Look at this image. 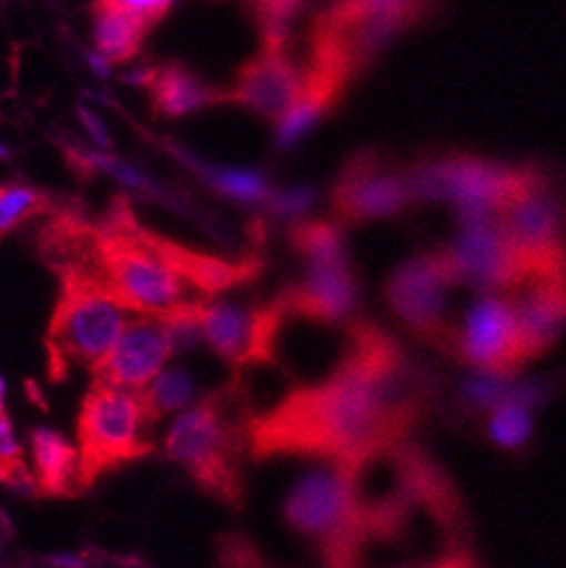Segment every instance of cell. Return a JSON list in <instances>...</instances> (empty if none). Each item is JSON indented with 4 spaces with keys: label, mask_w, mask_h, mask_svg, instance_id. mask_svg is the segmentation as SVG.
Here are the masks:
<instances>
[{
    "label": "cell",
    "mask_w": 566,
    "mask_h": 568,
    "mask_svg": "<svg viewBox=\"0 0 566 568\" xmlns=\"http://www.w3.org/2000/svg\"><path fill=\"white\" fill-rule=\"evenodd\" d=\"M426 394L424 378L394 339L372 324H352L335 367L250 417L243 439L254 458L302 456L352 467L406 442Z\"/></svg>",
    "instance_id": "obj_1"
},
{
    "label": "cell",
    "mask_w": 566,
    "mask_h": 568,
    "mask_svg": "<svg viewBox=\"0 0 566 568\" xmlns=\"http://www.w3.org/2000/svg\"><path fill=\"white\" fill-rule=\"evenodd\" d=\"M37 243L57 276L89 278L130 311L148 315L211 300L261 272L256 258L226 261L148 230L123 195L98 220L75 206L52 209Z\"/></svg>",
    "instance_id": "obj_2"
},
{
    "label": "cell",
    "mask_w": 566,
    "mask_h": 568,
    "mask_svg": "<svg viewBox=\"0 0 566 568\" xmlns=\"http://www.w3.org/2000/svg\"><path fill=\"white\" fill-rule=\"evenodd\" d=\"M283 519L331 566L358 564L370 539L347 465L324 463L304 474L283 500Z\"/></svg>",
    "instance_id": "obj_3"
},
{
    "label": "cell",
    "mask_w": 566,
    "mask_h": 568,
    "mask_svg": "<svg viewBox=\"0 0 566 568\" xmlns=\"http://www.w3.org/2000/svg\"><path fill=\"white\" fill-rule=\"evenodd\" d=\"M428 10L431 0H333L315 21L311 64L352 80Z\"/></svg>",
    "instance_id": "obj_4"
},
{
    "label": "cell",
    "mask_w": 566,
    "mask_h": 568,
    "mask_svg": "<svg viewBox=\"0 0 566 568\" xmlns=\"http://www.w3.org/2000/svg\"><path fill=\"white\" fill-rule=\"evenodd\" d=\"M406 178L411 202H446L461 226L494 222L498 213L542 184L530 168L505 165L481 156H444L415 165Z\"/></svg>",
    "instance_id": "obj_5"
},
{
    "label": "cell",
    "mask_w": 566,
    "mask_h": 568,
    "mask_svg": "<svg viewBox=\"0 0 566 568\" xmlns=\"http://www.w3.org/2000/svg\"><path fill=\"white\" fill-rule=\"evenodd\" d=\"M137 313L78 274H60V293L46 333L50 381H64L73 367H93L117 345Z\"/></svg>",
    "instance_id": "obj_6"
},
{
    "label": "cell",
    "mask_w": 566,
    "mask_h": 568,
    "mask_svg": "<svg viewBox=\"0 0 566 568\" xmlns=\"http://www.w3.org/2000/svg\"><path fill=\"white\" fill-rule=\"evenodd\" d=\"M154 426L139 389L93 381L78 415L80 487H93L104 474L152 453Z\"/></svg>",
    "instance_id": "obj_7"
},
{
    "label": "cell",
    "mask_w": 566,
    "mask_h": 568,
    "mask_svg": "<svg viewBox=\"0 0 566 568\" xmlns=\"http://www.w3.org/2000/svg\"><path fill=\"white\" fill-rule=\"evenodd\" d=\"M165 456L218 500L241 507L243 476L239 467V433L226 419L218 394L182 413L165 435Z\"/></svg>",
    "instance_id": "obj_8"
},
{
    "label": "cell",
    "mask_w": 566,
    "mask_h": 568,
    "mask_svg": "<svg viewBox=\"0 0 566 568\" xmlns=\"http://www.w3.org/2000/svg\"><path fill=\"white\" fill-rule=\"evenodd\" d=\"M202 339L230 365L245 367L274 361L279 333L289 311L279 297L261 306L204 300L198 306Z\"/></svg>",
    "instance_id": "obj_9"
},
{
    "label": "cell",
    "mask_w": 566,
    "mask_h": 568,
    "mask_svg": "<svg viewBox=\"0 0 566 568\" xmlns=\"http://www.w3.org/2000/svg\"><path fill=\"white\" fill-rule=\"evenodd\" d=\"M442 252L458 286H467L478 295L515 293L533 278L496 220L461 226L456 239Z\"/></svg>",
    "instance_id": "obj_10"
},
{
    "label": "cell",
    "mask_w": 566,
    "mask_h": 568,
    "mask_svg": "<svg viewBox=\"0 0 566 568\" xmlns=\"http://www.w3.org/2000/svg\"><path fill=\"white\" fill-rule=\"evenodd\" d=\"M458 283L444 252H426L404 261L385 283V302L413 333L439 337L448 297Z\"/></svg>",
    "instance_id": "obj_11"
},
{
    "label": "cell",
    "mask_w": 566,
    "mask_h": 568,
    "mask_svg": "<svg viewBox=\"0 0 566 568\" xmlns=\"http://www.w3.org/2000/svg\"><path fill=\"white\" fill-rule=\"evenodd\" d=\"M496 222L533 276L566 274L562 209L542 184L509 202Z\"/></svg>",
    "instance_id": "obj_12"
},
{
    "label": "cell",
    "mask_w": 566,
    "mask_h": 568,
    "mask_svg": "<svg viewBox=\"0 0 566 568\" xmlns=\"http://www.w3.org/2000/svg\"><path fill=\"white\" fill-rule=\"evenodd\" d=\"M456 352L478 372L515 374L524 367L513 302L505 295H478L456 331Z\"/></svg>",
    "instance_id": "obj_13"
},
{
    "label": "cell",
    "mask_w": 566,
    "mask_h": 568,
    "mask_svg": "<svg viewBox=\"0 0 566 568\" xmlns=\"http://www.w3.org/2000/svg\"><path fill=\"white\" fill-rule=\"evenodd\" d=\"M173 337L161 315L137 313L123 328L117 345L93 367V381L128 389L145 387L175 354Z\"/></svg>",
    "instance_id": "obj_14"
},
{
    "label": "cell",
    "mask_w": 566,
    "mask_h": 568,
    "mask_svg": "<svg viewBox=\"0 0 566 568\" xmlns=\"http://www.w3.org/2000/svg\"><path fill=\"white\" fill-rule=\"evenodd\" d=\"M304 82L306 69L291 60L289 50H263L239 71L232 91H226L224 98L250 106L276 125L300 98Z\"/></svg>",
    "instance_id": "obj_15"
},
{
    "label": "cell",
    "mask_w": 566,
    "mask_h": 568,
    "mask_svg": "<svg viewBox=\"0 0 566 568\" xmlns=\"http://www.w3.org/2000/svg\"><path fill=\"white\" fill-rule=\"evenodd\" d=\"M331 204L340 217L350 222L385 220L400 215L411 204V193L404 175L387 173L370 159H356L333 186Z\"/></svg>",
    "instance_id": "obj_16"
},
{
    "label": "cell",
    "mask_w": 566,
    "mask_h": 568,
    "mask_svg": "<svg viewBox=\"0 0 566 568\" xmlns=\"http://www.w3.org/2000/svg\"><path fill=\"white\" fill-rule=\"evenodd\" d=\"M515 306L524 365L546 354L566 328V274L528 278L509 300Z\"/></svg>",
    "instance_id": "obj_17"
},
{
    "label": "cell",
    "mask_w": 566,
    "mask_h": 568,
    "mask_svg": "<svg viewBox=\"0 0 566 568\" xmlns=\"http://www.w3.org/2000/svg\"><path fill=\"white\" fill-rule=\"evenodd\" d=\"M289 311V317H302L313 322H345L352 320L361 288L350 265L340 267H306L297 283L279 295Z\"/></svg>",
    "instance_id": "obj_18"
},
{
    "label": "cell",
    "mask_w": 566,
    "mask_h": 568,
    "mask_svg": "<svg viewBox=\"0 0 566 568\" xmlns=\"http://www.w3.org/2000/svg\"><path fill=\"white\" fill-rule=\"evenodd\" d=\"M347 84L350 80H345L340 73L326 67L311 64V69H306V82L300 98L289 109L286 116L276 123L274 150H293L326 116L329 109L340 100Z\"/></svg>",
    "instance_id": "obj_19"
},
{
    "label": "cell",
    "mask_w": 566,
    "mask_h": 568,
    "mask_svg": "<svg viewBox=\"0 0 566 568\" xmlns=\"http://www.w3.org/2000/svg\"><path fill=\"white\" fill-rule=\"evenodd\" d=\"M34 478L41 496L71 498L80 487V456L78 450L50 428H34L32 435Z\"/></svg>",
    "instance_id": "obj_20"
},
{
    "label": "cell",
    "mask_w": 566,
    "mask_h": 568,
    "mask_svg": "<svg viewBox=\"0 0 566 568\" xmlns=\"http://www.w3.org/2000/svg\"><path fill=\"white\" fill-rule=\"evenodd\" d=\"M152 23L125 8L121 0H95L93 43L109 64L130 62L139 52Z\"/></svg>",
    "instance_id": "obj_21"
},
{
    "label": "cell",
    "mask_w": 566,
    "mask_h": 568,
    "mask_svg": "<svg viewBox=\"0 0 566 568\" xmlns=\"http://www.w3.org/2000/svg\"><path fill=\"white\" fill-rule=\"evenodd\" d=\"M148 87L152 93L154 109L168 119L189 116V113L204 109L218 100H226L224 93L211 89L198 75L182 67L156 69Z\"/></svg>",
    "instance_id": "obj_22"
},
{
    "label": "cell",
    "mask_w": 566,
    "mask_h": 568,
    "mask_svg": "<svg viewBox=\"0 0 566 568\" xmlns=\"http://www.w3.org/2000/svg\"><path fill=\"white\" fill-rule=\"evenodd\" d=\"M291 245L306 267L350 265L345 232L326 220H297L291 230Z\"/></svg>",
    "instance_id": "obj_23"
},
{
    "label": "cell",
    "mask_w": 566,
    "mask_h": 568,
    "mask_svg": "<svg viewBox=\"0 0 566 568\" xmlns=\"http://www.w3.org/2000/svg\"><path fill=\"white\" fill-rule=\"evenodd\" d=\"M180 156H184V161L195 170V173L209 184L213 186L218 193L230 195L239 202H250V204H265L267 195L272 193V184L270 180L259 173V170H234V168H215V165H206L200 159L180 152Z\"/></svg>",
    "instance_id": "obj_24"
},
{
    "label": "cell",
    "mask_w": 566,
    "mask_h": 568,
    "mask_svg": "<svg viewBox=\"0 0 566 568\" xmlns=\"http://www.w3.org/2000/svg\"><path fill=\"white\" fill-rule=\"evenodd\" d=\"M533 404L524 399H509L489 408L487 437L494 446L517 450L524 448L535 433Z\"/></svg>",
    "instance_id": "obj_25"
},
{
    "label": "cell",
    "mask_w": 566,
    "mask_h": 568,
    "mask_svg": "<svg viewBox=\"0 0 566 568\" xmlns=\"http://www.w3.org/2000/svg\"><path fill=\"white\" fill-rule=\"evenodd\" d=\"M150 419L156 424L163 415L186 410L195 396V385L189 372H159L145 387L139 389Z\"/></svg>",
    "instance_id": "obj_26"
},
{
    "label": "cell",
    "mask_w": 566,
    "mask_h": 568,
    "mask_svg": "<svg viewBox=\"0 0 566 568\" xmlns=\"http://www.w3.org/2000/svg\"><path fill=\"white\" fill-rule=\"evenodd\" d=\"M0 485L28 498L41 496L34 474L23 463V448L14 437L12 422L6 413H0Z\"/></svg>",
    "instance_id": "obj_27"
},
{
    "label": "cell",
    "mask_w": 566,
    "mask_h": 568,
    "mask_svg": "<svg viewBox=\"0 0 566 568\" xmlns=\"http://www.w3.org/2000/svg\"><path fill=\"white\" fill-rule=\"evenodd\" d=\"M50 197L26 186H0V239L19 230L28 220L50 213Z\"/></svg>",
    "instance_id": "obj_28"
},
{
    "label": "cell",
    "mask_w": 566,
    "mask_h": 568,
    "mask_svg": "<svg viewBox=\"0 0 566 568\" xmlns=\"http://www.w3.org/2000/svg\"><path fill=\"white\" fill-rule=\"evenodd\" d=\"M317 193L311 186H289V189H272V193L265 200V206L272 215L286 217V220H300L304 217L313 204Z\"/></svg>",
    "instance_id": "obj_29"
},
{
    "label": "cell",
    "mask_w": 566,
    "mask_h": 568,
    "mask_svg": "<svg viewBox=\"0 0 566 568\" xmlns=\"http://www.w3.org/2000/svg\"><path fill=\"white\" fill-rule=\"evenodd\" d=\"M121 3L132 12H137L139 17H143L145 21L154 23L163 17V12L170 8L173 0H121Z\"/></svg>",
    "instance_id": "obj_30"
},
{
    "label": "cell",
    "mask_w": 566,
    "mask_h": 568,
    "mask_svg": "<svg viewBox=\"0 0 566 568\" xmlns=\"http://www.w3.org/2000/svg\"><path fill=\"white\" fill-rule=\"evenodd\" d=\"M78 116H80V121L84 123V128L91 132V139H95L100 145H109V134H107L104 125L100 123V119L95 116L93 111L80 106V109H78Z\"/></svg>",
    "instance_id": "obj_31"
},
{
    "label": "cell",
    "mask_w": 566,
    "mask_h": 568,
    "mask_svg": "<svg viewBox=\"0 0 566 568\" xmlns=\"http://www.w3.org/2000/svg\"><path fill=\"white\" fill-rule=\"evenodd\" d=\"M154 73H156V69H134L132 73L125 75V80H128L130 84H150L152 78H154Z\"/></svg>",
    "instance_id": "obj_32"
},
{
    "label": "cell",
    "mask_w": 566,
    "mask_h": 568,
    "mask_svg": "<svg viewBox=\"0 0 566 568\" xmlns=\"http://www.w3.org/2000/svg\"><path fill=\"white\" fill-rule=\"evenodd\" d=\"M89 64H91V69H93L100 78H107V75H109V60H104V57H102L100 52L89 54Z\"/></svg>",
    "instance_id": "obj_33"
},
{
    "label": "cell",
    "mask_w": 566,
    "mask_h": 568,
    "mask_svg": "<svg viewBox=\"0 0 566 568\" xmlns=\"http://www.w3.org/2000/svg\"><path fill=\"white\" fill-rule=\"evenodd\" d=\"M0 413H6V383L0 378Z\"/></svg>",
    "instance_id": "obj_34"
},
{
    "label": "cell",
    "mask_w": 566,
    "mask_h": 568,
    "mask_svg": "<svg viewBox=\"0 0 566 568\" xmlns=\"http://www.w3.org/2000/svg\"><path fill=\"white\" fill-rule=\"evenodd\" d=\"M8 154H10V152H8V148H6L3 143H0V156H8Z\"/></svg>",
    "instance_id": "obj_35"
}]
</instances>
